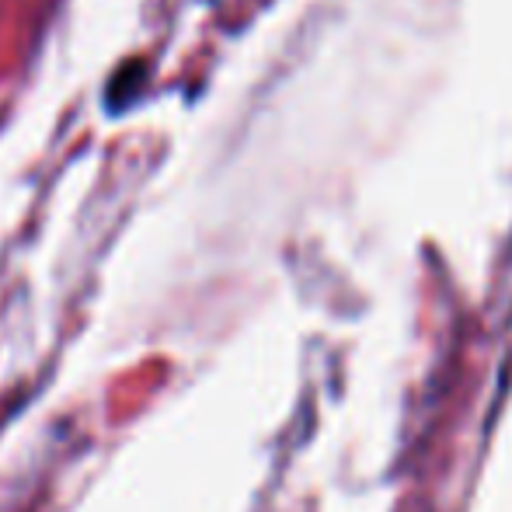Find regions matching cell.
<instances>
[{
  "mask_svg": "<svg viewBox=\"0 0 512 512\" xmlns=\"http://www.w3.org/2000/svg\"><path fill=\"white\" fill-rule=\"evenodd\" d=\"M140 84H143V67L140 63H126V67L115 74V81H112V95H108V102L115 105H126L129 98L140 91Z\"/></svg>",
  "mask_w": 512,
  "mask_h": 512,
  "instance_id": "cell-1",
  "label": "cell"
}]
</instances>
